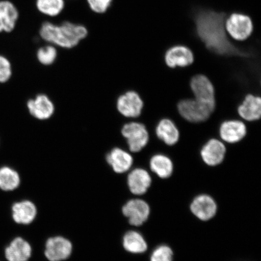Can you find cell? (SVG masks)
<instances>
[{
  "mask_svg": "<svg viewBox=\"0 0 261 261\" xmlns=\"http://www.w3.org/2000/svg\"><path fill=\"white\" fill-rule=\"evenodd\" d=\"M226 14L211 9H199L194 15L195 31L198 40L211 53L220 57H260L253 47L234 44L225 29Z\"/></svg>",
  "mask_w": 261,
  "mask_h": 261,
  "instance_id": "6da1fadb",
  "label": "cell"
},
{
  "mask_svg": "<svg viewBox=\"0 0 261 261\" xmlns=\"http://www.w3.org/2000/svg\"><path fill=\"white\" fill-rule=\"evenodd\" d=\"M42 40L51 44L64 48L76 47L88 35L84 25L65 21L60 25L45 22L40 30Z\"/></svg>",
  "mask_w": 261,
  "mask_h": 261,
  "instance_id": "7a4b0ae2",
  "label": "cell"
},
{
  "mask_svg": "<svg viewBox=\"0 0 261 261\" xmlns=\"http://www.w3.org/2000/svg\"><path fill=\"white\" fill-rule=\"evenodd\" d=\"M121 135L129 151L134 154L141 152L149 141V134L145 124L137 119L124 123Z\"/></svg>",
  "mask_w": 261,
  "mask_h": 261,
  "instance_id": "3957f363",
  "label": "cell"
},
{
  "mask_svg": "<svg viewBox=\"0 0 261 261\" xmlns=\"http://www.w3.org/2000/svg\"><path fill=\"white\" fill-rule=\"evenodd\" d=\"M215 107L193 97L179 101L177 109L182 119L190 123H200L210 118Z\"/></svg>",
  "mask_w": 261,
  "mask_h": 261,
  "instance_id": "277c9868",
  "label": "cell"
},
{
  "mask_svg": "<svg viewBox=\"0 0 261 261\" xmlns=\"http://www.w3.org/2000/svg\"><path fill=\"white\" fill-rule=\"evenodd\" d=\"M225 29L228 37L237 42H244L253 34L252 18L241 13H233L225 21Z\"/></svg>",
  "mask_w": 261,
  "mask_h": 261,
  "instance_id": "5b68a950",
  "label": "cell"
},
{
  "mask_svg": "<svg viewBox=\"0 0 261 261\" xmlns=\"http://www.w3.org/2000/svg\"><path fill=\"white\" fill-rule=\"evenodd\" d=\"M117 110L123 117L129 120L138 119L141 116L144 102L135 90H127L117 98Z\"/></svg>",
  "mask_w": 261,
  "mask_h": 261,
  "instance_id": "8992f818",
  "label": "cell"
},
{
  "mask_svg": "<svg viewBox=\"0 0 261 261\" xmlns=\"http://www.w3.org/2000/svg\"><path fill=\"white\" fill-rule=\"evenodd\" d=\"M226 152V143L219 139L212 138L202 146L200 155L205 165L217 167L223 162Z\"/></svg>",
  "mask_w": 261,
  "mask_h": 261,
  "instance_id": "52a82bcc",
  "label": "cell"
},
{
  "mask_svg": "<svg viewBox=\"0 0 261 261\" xmlns=\"http://www.w3.org/2000/svg\"><path fill=\"white\" fill-rule=\"evenodd\" d=\"M122 213L132 226L139 227L148 220L151 208L145 200L132 199L123 205Z\"/></svg>",
  "mask_w": 261,
  "mask_h": 261,
  "instance_id": "ba28073f",
  "label": "cell"
},
{
  "mask_svg": "<svg viewBox=\"0 0 261 261\" xmlns=\"http://www.w3.org/2000/svg\"><path fill=\"white\" fill-rule=\"evenodd\" d=\"M164 60L169 68H185L194 63V55L187 45L175 44L166 50Z\"/></svg>",
  "mask_w": 261,
  "mask_h": 261,
  "instance_id": "9c48e42d",
  "label": "cell"
},
{
  "mask_svg": "<svg viewBox=\"0 0 261 261\" xmlns=\"http://www.w3.org/2000/svg\"><path fill=\"white\" fill-rule=\"evenodd\" d=\"M247 132L246 123L243 120L229 119L220 124L218 135L226 144H236L246 137Z\"/></svg>",
  "mask_w": 261,
  "mask_h": 261,
  "instance_id": "30bf717a",
  "label": "cell"
},
{
  "mask_svg": "<svg viewBox=\"0 0 261 261\" xmlns=\"http://www.w3.org/2000/svg\"><path fill=\"white\" fill-rule=\"evenodd\" d=\"M190 87L195 99L216 106L215 88L206 76L202 74L195 75L191 78Z\"/></svg>",
  "mask_w": 261,
  "mask_h": 261,
  "instance_id": "8fae6325",
  "label": "cell"
},
{
  "mask_svg": "<svg viewBox=\"0 0 261 261\" xmlns=\"http://www.w3.org/2000/svg\"><path fill=\"white\" fill-rule=\"evenodd\" d=\"M72 250V244L67 238L55 237L47 241L44 253L50 261H63L70 256Z\"/></svg>",
  "mask_w": 261,
  "mask_h": 261,
  "instance_id": "7c38bea8",
  "label": "cell"
},
{
  "mask_svg": "<svg viewBox=\"0 0 261 261\" xmlns=\"http://www.w3.org/2000/svg\"><path fill=\"white\" fill-rule=\"evenodd\" d=\"M192 214L202 221H210L216 215L218 205L214 199L207 194L197 195L190 205Z\"/></svg>",
  "mask_w": 261,
  "mask_h": 261,
  "instance_id": "4fadbf2b",
  "label": "cell"
},
{
  "mask_svg": "<svg viewBox=\"0 0 261 261\" xmlns=\"http://www.w3.org/2000/svg\"><path fill=\"white\" fill-rule=\"evenodd\" d=\"M237 113L240 118L244 122L256 121L261 119V96L252 93L245 96L239 106Z\"/></svg>",
  "mask_w": 261,
  "mask_h": 261,
  "instance_id": "5bb4252c",
  "label": "cell"
},
{
  "mask_svg": "<svg viewBox=\"0 0 261 261\" xmlns=\"http://www.w3.org/2000/svg\"><path fill=\"white\" fill-rule=\"evenodd\" d=\"M27 107L31 115L38 120H48L55 112L54 102L44 94H38L34 99L29 100Z\"/></svg>",
  "mask_w": 261,
  "mask_h": 261,
  "instance_id": "9a60e30c",
  "label": "cell"
},
{
  "mask_svg": "<svg viewBox=\"0 0 261 261\" xmlns=\"http://www.w3.org/2000/svg\"><path fill=\"white\" fill-rule=\"evenodd\" d=\"M127 184L134 195H142L148 192L152 184V178L144 168H137L129 173Z\"/></svg>",
  "mask_w": 261,
  "mask_h": 261,
  "instance_id": "2e32d148",
  "label": "cell"
},
{
  "mask_svg": "<svg viewBox=\"0 0 261 261\" xmlns=\"http://www.w3.org/2000/svg\"><path fill=\"white\" fill-rule=\"evenodd\" d=\"M106 160L113 170L117 174H123L130 170L134 163V158L126 150L116 147L108 153Z\"/></svg>",
  "mask_w": 261,
  "mask_h": 261,
  "instance_id": "e0dca14e",
  "label": "cell"
},
{
  "mask_svg": "<svg viewBox=\"0 0 261 261\" xmlns=\"http://www.w3.org/2000/svg\"><path fill=\"white\" fill-rule=\"evenodd\" d=\"M19 18L16 6L9 0H0V33L14 30Z\"/></svg>",
  "mask_w": 261,
  "mask_h": 261,
  "instance_id": "ac0fdd59",
  "label": "cell"
},
{
  "mask_svg": "<svg viewBox=\"0 0 261 261\" xmlns=\"http://www.w3.org/2000/svg\"><path fill=\"white\" fill-rule=\"evenodd\" d=\"M155 135L158 139L169 146L177 144L179 139L178 127L169 118L162 119L156 124Z\"/></svg>",
  "mask_w": 261,
  "mask_h": 261,
  "instance_id": "d6986e66",
  "label": "cell"
},
{
  "mask_svg": "<svg viewBox=\"0 0 261 261\" xmlns=\"http://www.w3.org/2000/svg\"><path fill=\"white\" fill-rule=\"evenodd\" d=\"M149 167L154 174L160 178H170L174 171L172 160L163 153H156L152 155L149 161Z\"/></svg>",
  "mask_w": 261,
  "mask_h": 261,
  "instance_id": "ffe728a7",
  "label": "cell"
},
{
  "mask_svg": "<svg viewBox=\"0 0 261 261\" xmlns=\"http://www.w3.org/2000/svg\"><path fill=\"white\" fill-rule=\"evenodd\" d=\"M32 254L31 245L20 237L16 238L6 249L9 261H28Z\"/></svg>",
  "mask_w": 261,
  "mask_h": 261,
  "instance_id": "44dd1931",
  "label": "cell"
},
{
  "mask_svg": "<svg viewBox=\"0 0 261 261\" xmlns=\"http://www.w3.org/2000/svg\"><path fill=\"white\" fill-rule=\"evenodd\" d=\"M13 218L18 224H29L34 221L37 214L35 205L30 201L15 203L12 207Z\"/></svg>",
  "mask_w": 261,
  "mask_h": 261,
  "instance_id": "7402d4cb",
  "label": "cell"
},
{
  "mask_svg": "<svg viewBox=\"0 0 261 261\" xmlns=\"http://www.w3.org/2000/svg\"><path fill=\"white\" fill-rule=\"evenodd\" d=\"M123 247L127 252L133 254L144 253L148 250L145 238L138 231H127L123 238Z\"/></svg>",
  "mask_w": 261,
  "mask_h": 261,
  "instance_id": "603a6c76",
  "label": "cell"
},
{
  "mask_svg": "<svg viewBox=\"0 0 261 261\" xmlns=\"http://www.w3.org/2000/svg\"><path fill=\"white\" fill-rule=\"evenodd\" d=\"M36 7L42 14L55 17L64 11V0H37Z\"/></svg>",
  "mask_w": 261,
  "mask_h": 261,
  "instance_id": "cb8c5ba5",
  "label": "cell"
},
{
  "mask_svg": "<svg viewBox=\"0 0 261 261\" xmlns=\"http://www.w3.org/2000/svg\"><path fill=\"white\" fill-rule=\"evenodd\" d=\"M20 178L17 172L11 168L0 169V188L6 191L14 190L19 187Z\"/></svg>",
  "mask_w": 261,
  "mask_h": 261,
  "instance_id": "d4e9b609",
  "label": "cell"
},
{
  "mask_svg": "<svg viewBox=\"0 0 261 261\" xmlns=\"http://www.w3.org/2000/svg\"><path fill=\"white\" fill-rule=\"evenodd\" d=\"M58 52L54 45H48L38 49L37 57L40 63L44 65L53 64L56 61Z\"/></svg>",
  "mask_w": 261,
  "mask_h": 261,
  "instance_id": "484cf974",
  "label": "cell"
},
{
  "mask_svg": "<svg viewBox=\"0 0 261 261\" xmlns=\"http://www.w3.org/2000/svg\"><path fill=\"white\" fill-rule=\"evenodd\" d=\"M174 252L167 245H161L155 248L150 256V261H173Z\"/></svg>",
  "mask_w": 261,
  "mask_h": 261,
  "instance_id": "4316f807",
  "label": "cell"
},
{
  "mask_svg": "<svg viewBox=\"0 0 261 261\" xmlns=\"http://www.w3.org/2000/svg\"><path fill=\"white\" fill-rule=\"evenodd\" d=\"M89 8L96 14L106 13L112 5L113 0H87Z\"/></svg>",
  "mask_w": 261,
  "mask_h": 261,
  "instance_id": "83f0119b",
  "label": "cell"
},
{
  "mask_svg": "<svg viewBox=\"0 0 261 261\" xmlns=\"http://www.w3.org/2000/svg\"><path fill=\"white\" fill-rule=\"evenodd\" d=\"M12 74L11 65L5 57L0 56V83L8 81Z\"/></svg>",
  "mask_w": 261,
  "mask_h": 261,
  "instance_id": "f1b7e54d",
  "label": "cell"
}]
</instances>
